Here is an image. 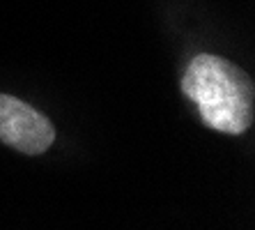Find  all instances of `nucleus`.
<instances>
[{
  "mask_svg": "<svg viewBox=\"0 0 255 230\" xmlns=\"http://www.w3.org/2000/svg\"><path fill=\"white\" fill-rule=\"evenodd\" d=\"M0 141L23 154H42L55 141L51 120L30 104L0 95Z\"/></svg>",
  "mask_w": 255,
  "mask_h": 230,
  "instance_id": "nucleus-2",
  "label": "nucleus"
},
{
  "mask_svg": "<svg viewBox=\"0 0 255 230\" xmlns=\"http://www.w3.org/2000/svg\"><path fill=\"white\" fill-rule=\"evenodd\" d=\"M182 90L198 104L207 127L223 134H242L253 122V81L244 69L212 53L189 62Z\"/></svg>",
  "mask_w": 255,
  "mask_h": 230,
  "instance_id": "nucleus-1",
  "label": "nucleus"
}]
</instances>
